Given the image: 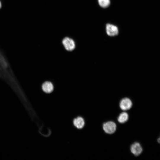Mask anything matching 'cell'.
I'll return each instance as SVG.
<instances>
[{"label": "cell", "mask_w": 160, "mask_h": 160, "mask_svg": "<svg viewBox=\"0 0 160 160\" xmlns=\"http://www.w3.org/2000/svg\"><path fill=\"white\" fill-rule=\"evenodd\" d=\"M103 128L104 132L108 134H112L116 131V124L112 121H108L104 123Z\"/></svg>", "instance_id": "cell-1"}, {"label": "cell", "mask_w": 160, "mask_h": 160, "mask_svg": "<svg viewBox=\"0 0 160 160\" xmlns=\"http://www.w3.org/2000/svg\"><path fill=\"white\" fill-rule=\"evenodd\" d=\"M62 43L65 49L68 51H72L75 48V44L74 41L70 38H65L62 41Z\"/></svg>", "instance_id": "cell-2"}, {"label": "cell", "mask_w": 160, "mask_h": 160, "mask_svg": "<svg viewBox=\"0 0 160 160\" xmlns=\"http://www.w3.org/2000/svg\"><path fill=\"white\" fill-rule=\"evenodd\" d=\"M132 102L128 98H124L121 100L119 103L120 108L123 111H127L130 109L132 106Z\"/></svg>", "instance_id": "cell-3"}, {"label": "cell", "mask_w": 160, "mask_h": 160, "mask_svg": "<svg viewBox=\"0 0 160 160\" xmlns=\"http://www.w3.org/2000/svg\"><path fill=\"white\" fill-rule=\"evenodd\" d=\"M106 31L107 34L110 36H114L118 34V27L108 23L106 25Z\"/></svg>", "instance_id": "cell-4"}, {"label": "cell", "mask_w": 160, "mask_h": 160, "mask_svg": "<svg viewBox=\"0 0 160 160\" xmlns=\"http://www.w3.org/2000/svg\"><path fill=\"white\" fill-rule=\"evenodd\" d=\"M130 151L133 155L137 156L142 153L143 148L140 143L138 142H135L131 145Z\"/></svg>", "instance_id": "cell-5"}, {"label": "cell", "mask_w": 160, "mask_h": 160, "mask_svg": "<svg viewBox=\"0 0 160 160\" xmlns=\"http://www.w3.org/2000/svg\"><path fill=\"white\" fill-rule=\"evenodd\" d=\"M42 88L44 92L49 93L53 91L54 87L52 83L49 81H46L42 84Z\"/></svg>", "instance_id": "cell-6"}, {"label": "cell", "mask_w": 160, "mask_h": 160, "mask_svg": "<svg viewBox=\"0 0 160 160\" xmlns=\"http://www.w3.org/2000/svg\"><path fill=\"white\" fill-rule=\"evenodd\" d=\"M74 125L78 129H81L83 128L85 122L81 117H79L74 119L73 121Z\"/></svg>", "instance_id": "cell-7"}, {"label": "cell", "mask_w": 160, "mask_h": 160, "mask_svg": "<svg viewBox=\"0 0 160 160\" xmlns=\"http://www.w3.org/2000/svg\"><path fill=\"white\" fill-rule=\"evenodd\" d=\"M128 114L127 112H123L119 114L117 120L119 123L123 124L128 121Z\"/></svg>", "instance_id": "cell-8"}, {"label": "cell", "mask_w": 160, "mask_h": 160, "mask_svg": "<svg viewBox=\"0 0 160 160\" xmlns=\"http://www.w3.org/2000/svg\"><path fill=\"white\" fill-rule=\"evenodd\" d=\"M99 5L103 8L108 7L110 3V0H98Z\"/></svg>", "instance_id": "cell-9"}, {"label": "cell", "mask_w": 160, "mask_h": 160, "mask_svg": "<svg viewBox=\"0 0 160 160\" xmlns=\"http://www.w3.org/2000/svg\"><path fill=\"white\" fill-rule=\"evenodd\" d=\"M157 141L160 144V136L158 138Z\"/></svg>", "instance_id": "cell-10"}, {"label": "cell", "mask_w": 160, "mask_h": 160, "mask_svg": "<svg viewBox=\"0 0 160 160\" xmlns=\"http://www.w3.org/2000/svg\"><path fill=\"white\" fill-rule=\"evenodd\" d=\"M1 6H2L1 3V1H0V9L1 7Z\"/></svg>", "instance_id": "cell-11"}]
</instances>
